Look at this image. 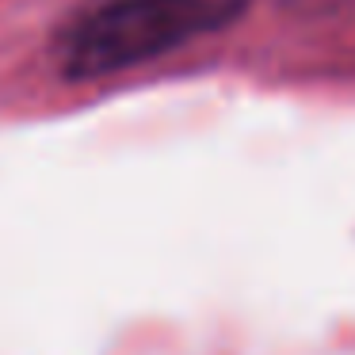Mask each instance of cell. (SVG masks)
<instances>
[{"instance_id": "1", "label": "cell", "mask_w": 355, "mask_h": 355, "mask_svg": "<svg viewBox=\"0 0 355 355\" xmlns=\"http://www.w3.org/2000/svg\"><path fill=\"white\" fill-rule=\"evenodd\" d=\"M252 0H85L62 24L54 58L62 77L96 80L225 31Z\"/></svg>"}]
</instances>
